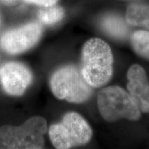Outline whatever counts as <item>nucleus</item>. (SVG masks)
<instances>
[{
    "label": "nucleus",
    "mask_w": 149,
    "mask_h": 149,
    "mask_svg": "<svg viewBox=\"0 0 149 149\" xmlns=\"http://www.w3.org/2000/svg\"><path fill=\"white\" fill-rule=\"evenodd\" d=\"M47 124L42 117H33L20 126L0 127V149H40L44 146Z\"/></svg>",
    "instance_id": "nucleus-2"
},
{
    "label": "nucleus",
    "mask_w": 149,
    "mask_h": 149,
    "mask_svg": "<svg viewBox=\"0 0 149 149\" xmlns=\"http://www.w3.org/2000/svg\"><path fill=\"white\" fill-rule=\"evenodd\" d=\"M97 107L106 121L113 122L121 119L137 121L141 111L129 95L117 86L102 88L97 93Z\"/></svg>",
    "instance_id": "nucleus-3"
},
{
    "label": "nucleus",
    "mask_w": 149,
    "mask_h": 149,
    "mask_svg": "<svg viewBox=\"0 0 149 149\" xmlns=\"http://www.w3.org/2000/svg\"><path fill=\"white\" fill-rule=\"evenodd\" d=\"M127 78L128 93L141 112L149 113V81L145 70L134 64L128 70Z\"/></svg>",
    "instance_id": "nucleus-8"
},
{
    "label": "nucleus",
    "mask_w": 149,
    "mask_h": 149,
    "mask_svg": "<svg viewBox=\"0 0 149 149\" xmlns=\"http://www.w3.org/2000/svg\"><path fill=\"white\" fill-rule=\"evenodd\" d=\"M48 133L55 148L67 149L87 144L93 131L81 115L70 112L64 115L61 122L51 125Z\"/></svg>",
    "instance_id": "nucleus-5"
},
{
    "label": "nucleus",
    "mask_w": 149,
    "mask_h": 149,
    "mask_svg": "<svg viewBox=\"0 0 149 149\" xmlns=\"http://www.w3.org/2000/svg\"><path fill=\"white\" fill-rule=\"evenodd\" d=\"M64 16V9L59 6H49L41 9L38 13V18L46 25H53L62 19Z\"/></svg>",
    "instance_id": "nucleus-12"
},
{
    "label": "nucleus",
    "mask_w": 149,
    "mask_h": 149,
    "mask_svg": "<svg viewBox=\"0 0 149 149\" xmlns=\"http://www.w3.org/2000/svg\"><path fill=\"white\" fill-rule=\"evenodd\" d=\"M52 93L59 100L71 103H83L92 94L91 86L74 66L61 67L52 74L50 80Z\"/></svg>",
    "instance_id": "nucleus-4"
},
{
    "label": "nucleus",
    "mask_w": 149,
    "mask_h": 149,
    "mask_svg": "<svg viewBox=\"0 0 149 149\" xmlns=\"http://www.w3.org/2000/svg\"><path fill=\"white\" fill-rule=\"evenodd\" d=\"M42 34V26L37 22H31L6 32L1 37L0 45L6 53L19 54L33 47L39 42Z\"/></svg>",
    "instance_id": "nucleus-6"
},
{
    "label": "nucleus",
    "mask_w": 149,
    "mask_h": 149,
    "mask_svg": "<svg viewBox=\"0 0 149 149\" xmlns=\"http://www.w3.org/2000/svg\"><path fill=\"white\" fill-rule=\"evenodd\" d=\"M134 51L141 57L149 60V31H136L131 37Z\"/></svg>",
    "instance_id": "nucleus-11"
},
{
    "label": "nucleus",
    "mask_w": 149,
    "mask_h": 149,
    "mask_svg": "<svg viewBox=\"0 0 149 149\" xmlns=\"http://www.w3.org/2000/svg\"><path fill=\"white\" fill-rule=\"evenodd\" d=\"M3 1H6V2H12V1H15V0H3Z\"/></svg>",
    "instance_id": "nucleus-14"
},
{
    "label": "nucleus",
    "mask_w": 149,
    "mask_h": 149,
    "mask_svg": "<svg viewBox=\"0 0 149 149\" xmlns=\"http://www.w3.org/2000/svg\"><path fill=\"white\" fill-rule=\"evenodd\" d=\"M113 56L109 44L99 38L85 43L81 51V72L86 81L94 88L105 85L113 74Z\"/></svg>",
    "instance_id": "nucleus-1"
},
{
    "label": "nucleus",
    "mask_w": 149,
    "mask_h": 149,
    "mask_svg": "<svg viewBox=\"0 0 149 149\" xmlns=\"http://www.w3.org/2000/svg\"><path fill=\"white\" fill-rule=\"evenodd\" d=\"M32 81V72L22 63L10 61L0 66V84L10 95H23Z\"/></svg>",
    "instance_id": "nucleus-7"
},
{
    "label": "nucleus",
    "mask_w": 149,
    "mask_h": 149,
    "mask_svg": "<svg viewBox=\"0 0 149 149\" xmlns=\"http://www.w3.org/2000/svg\"><path fill=\"white\" fill-rule=\"evenodd\" d=\"M126 21L130 25L149 30V6L139 3L129 6L126 11Z\"/></svg>",
    "instance_id": "nucleus-10"
},
{
    "label": "nucleus",
    "mask_w": 149,
    "mask_h": 149,
    "mask_svg": "<svg viewBox=\"0 0 149 149\" xmlns=\"http://www.w3.org/2000/svg\"><path fill=\"white\" fill-rule=\"evenodd\" d=\"M101 26L110 36L119 40L126 38L128 34V28L125 22L120 17L109 15L102 19Z\"/></svg>",
    "instance_id": "nucleus-9"
},
{
    "label": "nucleus",
    "mask_w": 149,
    "mask_h": 149,
    "mask_svg": "<svg viewBox=\"0 0 149 149\" xmlns=\"http://www.w3.org/2000/svg\"><path fill=\"white\" fill-rule=\"evenodd\" d=\"M26 2L34 3V4L42 6L44 7H49L54 6L58 0H25Z\"/></svg>",
    "instance_id": "nucleus-13"
}]
</instances>
